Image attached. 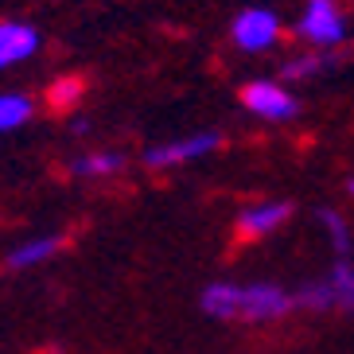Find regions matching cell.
Instances as JSON below:
<instances>
[{
  "mask_svg": "<svg viewBox=\"0 0 354 354\" xmlns=\"http://www.w3.org/2000/svg\"><path fill=\"white\" fill-rule=\"evenodd\" d=\"M203 312L210 319H250V323H265V319H281L296 308V296L284 292L281 284H230L218 281L203 288L198 296Z\"/></svg>",
  "mask_w": 354,
  "mask_h": 354,
  "instance_id": "obj_1",
  "label": "cell"
},
{
  "mask_svg": "<svg viewBox=\"0 0 354 354\" xmlns=\"http://www.w3.org/2000/svg\"><path fill=\"white\" fill-rule=\"evenodd\" d=\"M296 308H304V312H354V265L339 257L323 281H312L296 292Z\"/></svg>",
  "mask_w": 354,
  "mask_h": 354,
  "instance_id": "obj_2",
  "label": "cell"
},
{
  "mask_svg": "<svg viewBox=\"0 0 354 354\" xmlns=\"http://www.w3.org/2000/svg\"><path fill=\"white\" fill-rule=\"evenodd\" d=\"M304 43H312L315 51H331L346 39V12L339 0H308L296 24Z\"/></svg>",
  "mask_w": 354,
  "mask_h": 354,
  "instance_id": "obj_3",
  "label": "cell"
},
{
  "mask_svg": "<svg viewBox=\"0 0 354 354\" xmlns=\"http://www.w3.org/2000/svg\"><path fill=\"white\" fill-rule=\"evenodd\" d=\"M230 39H234L238 51L261 55V51H269V47H277V39H281V20L269 8H245L230 24Z\"/></svg>",
  "mask_w": 354,
  "mask_h": 354,
  "instance_id": "obj_4",
  "label": "cell"
},
{
  "mask_svg": "<svg viewBox=\"0 0 354 354\" xmlns=\"http://www.w3.org/2000/svg\"><path fill=\"white\" fill-rule=\"evenodd\" d=\"M241 105H245L253 117H261V121H292V117L300 113V102L292 97L288 86L269 82V78L245 86V90H241Z\"/></svg>",
  "mask_w": 354,
  "mask_h": 354,
  "instance_id": "obj_5",
  "label": "cell"
},
{
  "mask_svg": "<svg viewBox=\"0 0 354 354\" xmlns=\"http://www.w3.org/2000/svg\"><path fill=\"white\" fill-rule=\"evenodd\" d=\"M222 148V133L207 129V133H195V136H183V140H167V145H152L145 152V164L148 167H176V164H191V160H203L210 152Z\"/></svg>",
  "mask_w": 354,
  "mask_h": 354,
  "instance_id": "obj_6",
  "label": "cell"
},
{
  "mask_svg": "<svg viewBox=\"0 0 354 354\" xmlns=\"http://www.w3.org/2000/svg\"><path fill=\"white\" fill-rule=\"evenodd\" d=\"M292 214V203L284 198H265V203H253L238 214V234L241 238H265L272 230H281Z\"/></svg>",
  "mask_w": 354,
  "mask_h": 354,
  "instance_id": "obj_7",
  "label": "cell"
},
{
  "mask_svg": "<svg viewBox=\"0 0 354 354\" xmlns=\"http://www.w3.org/2000/svg\"><path fill=\"white\" fill-rule=\"evenodd\" d=\"M35 51H39V32H35L32 24L0 20V71L32 59Z\"/></svg>",
  "mask_w": 354,
  "mask_h": 354,
  "instance_id": "obj_8",
  "label": "cell"
},
{
  "mask_svg": "<svg viewBox=\"0 0 354 354\" xmlns=\"http://www.w3.org/2000/svg\"><path fill=\"white\" fill-rule=\"evenodd\" d=\"M63 250V234H43V238H32L24 241V245H16V250L4 257V265L8 269H35V265H43V261H51L55 253Z\"/></svg>",
  "mask_w": 354,
  "mask_h": 354,
  "instance_id": "obj_9",
  "label": "cell"
},
{
  "mask_svg": "<svg viewBox=\"0 0 354 354\" xmlns=\"http://www.w3.org/2000/svg\"><path fill=\"white\" fill-rule=\"evenodd\" d=\"M121 167H125V156H121V152H90V156L71 160V176H78V179H105V176H117Z\"/></svg>",
  "mask_w": 354,
  "mask_h": 354,
  "instance_id": "obj_10",
  "label": "cell"
},
{
  "mask_svg": "<svg viewBox=\"0 0 354 354\" xmlns=\"http://www.w3.org/2000/svg\"><path fill=\"white\" fill-rule=\"evenodd\" d=\"M35 113V105L28 94H0V133H12V129L28 125Z\"/></svg>",
  "mask_w": 354,
  "mask_h": 354,
  "instance_id": "obj_11",
  "label": "cell"
},
{
  "mask_svg": "<svg viewBox=\"0 0 354 354\" xmlns=\"http://www.w3.org/2000/svg\"><path fill=\"white\" fill-rule=\"evenodd\" d=\"M331 63H335L331 51H315V55H300V59H288V63H284L281 71H284V78H308V74L327 71Z\"/></svg>",
  "mask_w": 354,
  "mask_h": 354,
  "instance_id": "obj_12",
  "label": "cell"
},
{
  "mask_svg": "<svg viewBox=\"0 0 354 354\" xmlns=\"http://www.w3.org/2000/svg\"><path fill=\"white\" fill-rule=\"evenodd\" d=\"M319 222L323 230H327V238H331V250L343 257V253H351V230H346L343 214L339 210H319Z\"/></svg>",
  "mask_w": 354,
  "mask_h": 354,
  "instance_id": "obj_13",
  "label": "cell"
},
{
  "mask_svg": "<svg viewBox=\"0 0 354 354\" xmlns=\"http://www.w3.org/2000/svg\"><path fill=\"white\" fill-rule=\"evenodd\" d=\"M47 97H51L55 109H71V105L82 97V78H74V74L71 78H59V82L47 90Z\"/></svg>",
  "mask_w": 354,
  "mask_h": 354,
  "instance_id": "obj_14",
  "label": "cell"
},
{
  "mask_svg": "<svg viewBox=\"0 0 354 354\" xmlns=\"http://www.w3.org/2000/svg\"><path fill=\"white\" fill-rule=\"evenodd\" d=\"M346 187H351V195H354V179H351V183H346Z\"/></svg>",
  "mask_w": 354,
  "mask_h": 354,
  "instance_id": "obj_15",
  "label": "cell"
}]
</instances>
